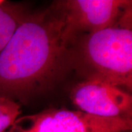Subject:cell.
Masks as SVG:
<instances>
[{
	"instance_id": "obj_2",
	"label": "cell",
	"mask_w": 132,
	"mask_h": 132,
	"mask_svg": "<svg viewBox=\"0 0 132 132\" xmlns=\"http://www.w3.org/2000/svg\"><path fill=\"white\" fill-rule=\"evenodd\" d=\"M82 38L78 56L73 57H78L87 79H98L131 90V7L114 25Z\"/></svg>"
},
{
	"instance_id": "obj_6",
	"label": "cell",
	"mask_w": 132,
	"mask_h": 132,
	"mask_svg": "<svg viewBox=\"0 0 132 132\" xmlns=\"http://www.w3.org/2000/svg\"><path fill=\"white\" fill-rule=\"evenodd\" d=\"M27 14L21 5L0 0V53Z\"/></svg>"
},
{
	"instance_id": "obj_3",
	"label": "cell",
	"mask_w": 132,
	"mask_h": 132,
	"mask_svg": "<svg viewBox=\"0 0 132 132\" xmlns=\"http://www.w3.org/2000/svg\"><path fill=\"white\" fill-rule=\"evenodd\" d=\"M131 118H101L79 110L51 109L20 116L5 132H122L131 130Z\"/></svg>"
},
{
	"instance_id": "obj_1",
	"label": "cell",
	"mask_w": 132,
	"mask_h": 132,
	"mask_svg": "<svg viewBox=\"0 0 132 132\" xmlns=\"http://www.w3.org/2000/svg\"><path fill=\"white\" fill-rule=\"evenodd\" d=\"M75 41L54 5L28 13L0 53V96L24 101L50 90L73 63Z\"/></svg>"
},
{
	"instance_id": "obj_8",
	"label": "cell",
	"mask_w": 132,
	"mask_h": 132,
	"mask_svg": "<svg viewBox=\"0 0 132 132\" xmlns=\"http://www.w3.org/2000/svg\"><path fill=\"white\" fill-rule=\"evenodd\" d=\"M122 132H130V131H122Z\"/></svg>"
},
{
	"instance_id": "obj_5",
	"label": "cell",
	"mask_w": 132,
	"mask_h": 132,
	"mask_svg": "<svg viewBox=\"0 0 132 132\" xmlns=\"http://www.w3.org/2000/svg\"><path fill=\"white\" fill-rule=\"evenodd\" d=\"M81 112L101 118L131 117L132 97L127 91L104 81L87 79L71 93Z\"/></svg>"
},
{
	"instance_id": "obj_4",
	"label": "cell",
	"mask_w": 132,
	"mask_h": 132,
	"mask_svg": "<svg viewBox=\"0 0 132 132\" xmlns=\"http://www.w3.org/2000/svg\"><path fill=\"white\" fill-rule=\"evenodd\" d=\"M54 6L65 21L68 35L76 40L79 33L91 34L117 23L131 7V1L67 0Z\"/></svg>"
},
{
	"instance_id": "obj_7",
	"label": "cell",
	"mask_w": 132,
	"mask_h": 132,
	"mask_svg": "<svg viewBox=\"0 0 132 132\" xmlns=\"http://www.w3.org/2000/svg\"><path fill=\"white\" fill-rule=\"evenodd\" d=\"M20 104L12 99L0 96V132H5L20 117Z\"/></svg>"
}]
</instances>
